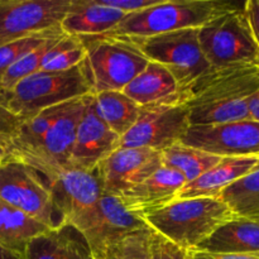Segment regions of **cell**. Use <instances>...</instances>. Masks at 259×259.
<instances>
[{
  "label": "cell",
  "instance_id": "1",
  "mask_svg": "<svg viewBox=\"0 0 259 259\" xmlns=\"http://www.w3.org/2000/svg\"><path fill=\"white\" fill-rule=\"evenodd\" d=\"M259 90V62L212 70L197 81L186 103L190 125L249 119L248 101Z\"/></svg>",
  "mask_w": 259,
  "mask_h": 259
},
{
  "label": "cell",
  "instance_id": "2",
  "mask_svg": "<svg viewBox=\"0 0 259 259\" xmlns=\"http://www.w3.org/2000/svg\"><path fill=\"white\" fill-rule=\"evenodd\" d=\"M233 217L232 210L220 197H194L175 200L143 220L175 245L191 250Z\"/></svg>",
  "mask_w": 259,
  "mask_h": 259
},
{
  "label": "cell",
  "instance_id": "3",
  "mask_svg": "<svg viewBox=\"0 0 259 259\" xmlns=\"http://www.w3.org/2000/svg\"><path fill=\"white\" fill-rule=\"evenodd\" d=\"M91 94V83L81 62L67 71L40 70L23 78L9 90L0 91V105L24 121L46 109Z\"/></svg>",
  "mask_w": 259,
  "mask_h": 259
},
{
  "label": "cell",
  "instance_id": "4",
  "mask_svg": "<svg viewBox=\"0 0 259 259\" xmlns=\"http://www.w3.org/2000/svg\"><path fill=\"white\" fill-rule=\"evenodd\" d=\"M239 5L217 0H162L153 7L126 14L109 34L141 39L175 30L201 28Z\"/></svg>",
  "mask_w": 259,
  "mask_h": 259
},
{
  "label": "cell",
  "instance_id": "5",
  "mask_svg": "<svg viewBox=\"0 0 259 259\" xmlns=\"http://www.w3.org/2000/svg\"><path fill=\"white\" fill-rule=\"evenodd\" d=\"M80 40L86 51L82 67L93 94L123 91L149 63L138 43L132 38L105 33L81 37Z\"/></svg>",
  "mask_w": 259,
  "mask_h": 259
},
{
  "label": "cell",
  "instance_id": "6",
  "mask_svg": "<svg viewBox=\"0 0 259 259\" xmlns=\"http://www.w3.org/2000/svg\"><path fill=\"white\" fill-rule=\"evenodd\" d=\"M134 40L149 61L159 63L171 72L187 101L195 83L212 71L200 47L199 28Z\"/></svg>",
  "mask_w": 259,
  "mask_h": 259
},
{
  "label": "cell",
  "instance_id": "7",
  "mask_svg": "<svg viewBox=\"0 0 259 259\" xmlns=\"http://www.w3.org/2000/svg\"><path fill=\"white\" fill-rule=\"evenodd\" d=\"M199 42L212 70L259 62V50L243 4L218 15L199 28Z\"/></svg>",
  "mask_w": 259,
  "mask_h": 259
},
{
  "label": "cell",
  "instance_id": "8",
  "mask_svg": "<svg viewBox=\"0 0 259 259\" xmlns=\"http://www.w3.org/2000/svg\"><path fill=\"white\" fill-rule=\"evenodd\" d=\"M0 200L50 229L66 224L45 177L22 162L5 158L0 164Z\"/></svg>",
  "mask_w": 259,
  "mask_h": 259
},
{
  "label": "cell",
  "instance_id": "9",
  "mask_svg": "<svg viewBox=\"0 0 259 259\" xmlns=\"http://www.w3.org/2000/svg\"><path fill=\"white\" fill-rule=\"evenodd\" d=\"M93 95V94H91ZM91 95L66 103L62 114L52 124L39 143L30 151L8 159L22 162L48 179L71 167L70 158L78 121L90 101Z\"/></svg>",
  "mask_w": 259,
  "mask_h": 259
},
{
  "label": "cell",
  "instance_id": "10",
  "mask_svg": "<svg viewBox=\"0 0 259 259\" xmlns=\"http://www.w3.org/2000/svg\"><path fill=\"white\" fill-rule=\"evenodd\" d=\"M71 224L86 238L95 259L103 258L110 245L129 233L148 227L142 218L129 212L118 196L108 194H101L98 202Z\"/></svg>",
  "mask_w": 259,
  "mask_h": 259
},
{
  "label": "cell",
  "instance_id": "11",
  "mask_svg": "<svg viewBox=\"0 0 259 259\" xmlns=\"http://www.w3.org/2000/svg\"><path fill=\"white\" fill-rule=\"evenodd\" d=\"M190 128L186 104H166L142 108L133 128L120 138L119 148L164 151L180 143Z\"/></svg>",
  "mask_w": 259,
  "mask_h": 259
},
{
  "label": "cell",
  "instance_id": "12",
  "mask_svg": "<svg viewBox=\"0 0 259 259\" xmlns=\"http://www.w3.org/2000/svg\"><path fill=\"white\" fill-rule=\"evenodd\" d=\"M72 0H0V46L60 27Z\"/></svg>",
  "mask_w": 259,
  "mask_h": 259
},
{
  "label": "cell",
  "instance_id": "13",
  "mask_svg": "<svg viewBox=\"0 0 259 259\" xmlns=\"http://www.w3.org/2000/svg\"><path fill=\"white\" fill-rule=\"evenodd\" d=\"M181 143L218 157H259V121L190 125Z\"/></svg>",
  "mask_w": 259,
  "mask_h": 259
},
{
  "label": "cell",
  "instance_id": "14",
  "mask_svg": "<svg viewBox=\"0 0 259 259\" xmlns=\"http://www.w3.org/2000/svg\"><path fill=\"white\" fill-rule=\"evenodd\" d=\"M162 154L151 148H118L104 159L95 172L103 194L120 196L158 171Z\"/></svg>",
  "mask_w": 259,
  "mask_h": 259
},
{
  "label": "cell",
  "instance_id": "15",
  "mask_svg": "<svg viewBox=\"0 0 259 259\" xmlns=\"http://www.w3.org/2000/svg\"><path fill=\"white\" fill-rule=\"evenodd\" d=\"M120 147V137L96 114L94 95L78 121L71 152V167L94 172L96 167Z\"/></svg>",
  "mask_w": 259,
  "mask_h": 259
},
{
  "label": "cell",
  "instance_id": "16",
  "mask_svg": "<svg viewBox=\"0 0 259 259\" xmlns=\"http://www.w3.org/2000/svg\"><path fill=\"white\" fill-rule=\"evenodd\" d=\"M45 180L56 207L68 224L91 209L103 194L95 171L86 172L68 167Z\"/></svg>",
  "mask_w": 259,
  "mask_h": 259
},
{
  "label": "cell",
  "instance_id": "17",
  "mask_svg": "<svg viewBox=\"0 0 259 259\" xmlns=\"http://www.w3.org/2000/svg\"><path fill=\"white\" fill-rule=\"evenodd\" d=\"M186 184L180 172L162 166L148 179L118 197L129 212L143 219L177 200Z\"/></svg>",
  "mask_w": 259,
  "mask_h": 259
},
{
  "label": "cell",
  "instance_id": "18",
  "mask_svg": "<svg viewBox=\"0 0 259 259\" xmlns=\"http://www.w3.org/2000/svg\"><path fill=\"white\" fill-rule=\"evenodd\" d=\"M123 93L142 108L187 103V98L181 93L171 72L152 61L123 89Z\"/></svg>",
  "mask_w": 259,
  "mask_h": 259
},
{
  "label": "cell",
  "instance_id": "19",
  "mask_svg": "<svg viewBox=\"0 0 259 259\" xmlns=\"http://www.w3.org/2000/svg\"><path fill=\"white\" fill-rule=\"evenodd\" d=\"M24 259H95L82 233L72 224L37 235L28 243Z\"/></svg>",
  "mask_w": 259,
  "mask_h": 259
},
{
  "label": "cell",
  "instance_id": "20",
  "mask_svg": "<svg viewBox=\"0 0 259 259\" xmlns=\"http://www.w3.org/2000/svg\"><path fill=\"white\" fill-rule=\"evenodd\" d=\"M125 15L99 0H72L60 27L65 34L72 37H95L111 32Z\"/></svg>",
  "mask_w": 259,
  "mask_h": 259
},
{
  "label": "cell",
  "instance_id": "21",
  "mask_svg": "<svg viewBox=\"0 0 259 259\" xmlns=\"http://www.w3.org/2000/svg\"><path fill=\"white\" fill-rule=\"evenodd\" d=\"M195 250L218 254L259 255V223L234 215L200 243Z\"/></svg>",
  "mask_w": 259,
  "mask_h": 259
},
{
  "label": "cell",
  "instance_id": "22",
  "mask_svg": "<svg viewBox=\"0 0 259 259\" xmlns=\"http://www.w3.org/2000/svg\"><path fill=\"white\" fill-rule=\"evenodd\" d=\"M259 157H223L218 164L195 181L186 184L177 200L194 197H219L224 189L249 174L258 164Z\"/></svg>",
  "mask_w": 259,
  "mask_h": 259
},
{
  "label": "cell",
  "instance_id": "23",
  "mask_svg": "<svg viewBox=\"0 0 259 259\" xmlns=\"http://www.w3.org/2000/svg\"><path fill=\"white\" fill-rule=\"evenodd\" d=\"M48 229L50 228L0 200V244L12 252L24 255L30 239Z\"/></svg>",
  "mask_w": 259,
  "mask_h": 259
},
{
  "label": "cell",
  "instance_id": "24",
  "mask_svg": "<svg viewBox=\"0 0 259 259\" xmlns=\"http://www.w3.org/2000/svg\"><path fill=\"white\" fill-rule=\"evenodd\" d=\"M93 95L96 114L114 133L121 138L133 128L142 110L136 101L123 91H104Z\"/></svg>",
  "mask_w": 259,
  "mask_h": 259
},
{
  "label": "cell",
  "instance_id": "25",
  "mask_svg": "<svg viewBox=\"0 0 259 259\" xmlns=\"http://www.w3.org/2000/svg\"><path fill=\"white\" fill-rule=\"evenodd\" d=\"M162 164L180 172L187 184L199 179L201 175L218 164L222 157L206 153L200 149L185 146L181 142L161 152Z\"/></svg>",
  "mask_w": 259,
  "mask_h": 259
},
{
  "label": "cell",
  "instance_id": "26",
  "mask_svg": "<svg viewBox=\"0 0 259 259\" xmlns=\"http://www.w3.org/2000/svg\"><path fill=\"white\" fill-rule=\"evenodd\" d=\"M219 197L235 217L259 223V162L249 174L223 190Z\"/></svg>",
  "mask_w": 259,
  "mask_h": 259
},
{
  "label": "cell",
  "instance_id": "27",
  "mask_svg": "<svg viewBox=\"0 0 259 259\" xmlns=\"http://www.w3.org/2000/svg\"><path fill=\"white\" fill-rule=\"evenodd\" d=\"M153 233L149 227L129 233L110 245L101 259H154Z\"/></svg>",
  "mask_w": 259,
  "mask_h": 259
},
{
  "label": "cell",
  "instance_id": "28",
  "mask_svg": "<svg viewBox=\"0 0 259 259\" xmlns=\"http://www.w3.org/2000/svg\"><path fill=\"white\" fill-rule=\"evenodd\" d=\"M86 51L80 38L65 34L48 52L42 71L61 72L76 67L85 60Z\"/></svg>",
  "mask_w": 259,
  "mask_h": 259
},
{
  "label": "cell",
  "instance_id": "29",
  "mask_svg": "<svg viewBox=\"0 0 259 259\" xmlns=\"http://www.w3.org/2000/svg\"><path fill=\"white\" fill-rule=\"evenodd\" d=\"M62 34H65V33L61 29V27H56L52 28V29L34 33V34L27 35L24 38H20V39L13 40V42L0 46V82H2L7 71L15 62H18L20 58H23L25 55L32 52L33 50L39 47L40 45H43L47 40Z\"/></svg>",
  "mask_w": 259,
  "mask_h": 259
},
{
  "label": "cell",
  "instance_id": "30",
  "mask_svg": "<svg viewBox=\"0 0 259 259\" xmlns=\"http://www.w3.org/2000/svg\"><path fill=\"white\" fill-rule=\"evenodd\" d=\"M63 35L65 34L58 35V37L47 40V42H45L43 45H40L39 47L33 50L32 52L25 55L23 58H20L18 62H15L14 65L7 71L4 77H3L2 82H0V91L9 90V89H12L15 83L19 82L20 80H23V78L28 77V76L40 71L43 62H45L50 50L55 46V43L57 42V40H60L61 38L63 37Z\"/></svg>",
  "mask_w": 259,
  "mask_h": 259
},
{
  "label": "cell",
  "instance_id": "31",
  "mask_svg": "<svg viewBox=\"0 0 259 259\" xmlns=\"http://www.w3.org/2000/svg\"><path fill=\"white\" fill-rule=\"evenodd\" d=\"M20 125L22 120L0 105V151H4L5 154L17 138Z\"/></svg>",
  "mask_w": 259,
  "mask_h": 259
},
{
  "label": "cell",
  "instance_id": "32",
  "mask_svg": "<svg viewBox=\"0 0 259 259\" xmlns=\"http://www.w3.org/2000/svg\"><path fill=\"white\" fill-rule=\"evenodd\" d=\"M153 255L154 259H190L189 250L177 247L156 232L153 233Z\"/></svg>",
  "mask_w": 259,
  "mask_h": 259
},
{
  "label": "cell",
  "instance_id": "33",
  "mask_svg": "<svg viewBox=\"0 0 259 259\" xmlns=\"http://www.w3.org/2000/svg\"><path fill=\"white\" fill-rule=\"evenodd\" d=\"M99 2L106 7L118 9L125 14H131V13L153 7V5L161 3L162 0H99Z\"/></svg>",
  "mask_w": 259,
  "mask_h": 259
},
{
  "label": "cell",
  "instance_id": "34",
  "mask_svg": "<svg viewBox=\"0 0 259 259\" xmlns=\"http://www.w3.org/2000/svg\"><path fill=\"white\" fill-rule=\"evenodd\" d=\"M243 9H244L250 32L259 50V0H247L243 3Z\"/></svg>",
  "mask_w": 259,
  "mask_h": 259
},
{
  "label": "cell",
  "instance_id": "35",
  "mask_svg": "<svg viewBox=\"0 0 259 259\" xmlns=\"http://www.w3.org/2000/svg\"><path fill=\"white\" fill-rule=\"evenodd\" d=\"M190 259H259V255L240 254H218V253L201 252V250H189Z\"/></svg>",
  "mask_w": 259,
  "mask_h": 259
},
{
  "label": "cell",
  "instance_id": "36",
  "mask_svg": "<svg viewBox=\"0 0 259 259\" xmlns=\"http://www.w3.org/2000/svg\"><path fill=\"white\" fill-rule=\"evenodd\" d=\"M248 113H249L250 120L259 121V90L254 95L250 96L248 101Z\"/></svg>",
  "mask_w": 259,
  "mask_h": 259
},
{
  "label": "cell",
  "instance_id": "37",
  "mask_svg": "<svg viewBox=\"0 0 259 259\" xmlns=\"http://www.w3.org/2000/svg\"><path fill=\"white\" fill-rule=\"evenodd\" d=\"M0 259H24L23 255L18 254V253L12 252L10 249L5 248L4 245L0 244Z\"/></svg>",
  "mask_w": 259,
  "mask_h": 259
},
{
  "label": "cell",
  "instance_id": "38",
  "mask_svg": "<svg viewBox=\"0 0 259 259\" xmlns=\"http://www.w3.org/2000/svg\"><path fill=\"white\" fill-rule=\"evenodd\" d=\"M5 158H7V154H5L4 151H0V164L3 163V162L5 161Z\"/></svg>",
  "mask_w": 259,
  "mask_h": 259
}]
</instances>
